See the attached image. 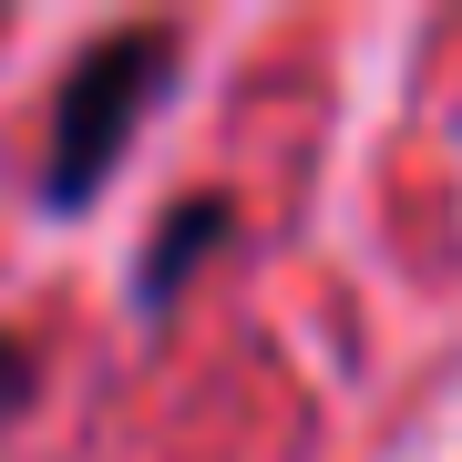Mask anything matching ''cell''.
<instances>
[{
    "mask_svg": "<svg viewBox=\"0 0 462 462\" xmlns=\"http://www.w3.org/2000/svg\"><path fill=\"white\" fill-rule=\"evenodd\" d=\"M165 62H175V32H114V42H93L83 62L62 72V103H51V165H42V196L51 206L103 196V175L124 165L134 124H144L154 83H165Z\"/></svg>",
    "mask_w": 462,
    "mask_h": 462,
    "instance_id": "cell-1",
    "label": "cell"
},
{
    "mask_svg": "<svg viewBox=\"0 0 462 462\" xmlns=\"http://www.w3.org/2000/svg\"><path fill=\"white\" fill-rule=\"evenodd\" d=\"M216 236H226V206H216V196H196V206H175V216H165V236H154V267H144V298H154V309H165V298L196 278V257L216 247Z\"/></svg>",
    "mask_w": 462,
    "mask_h": 462,
    "instance_id": "cell-2",
    "label": "cell"
},
{
    "mask_svg": "<svg viewBox=\"0 0 462 462\" xmlns=\"http://www.w3.org/2000/svg\"><path fill=\"white\" fill-rule=\"evenodd\" d=\"M32 380H42V360H32V349H21L11 329H0V421H11L21 401H32Z\"/></svg>",
    "mask_w": 462,
    "mask_h": 462,
    "instance_id": "cell-3",
    "label": "cell"
}]
</instances>
